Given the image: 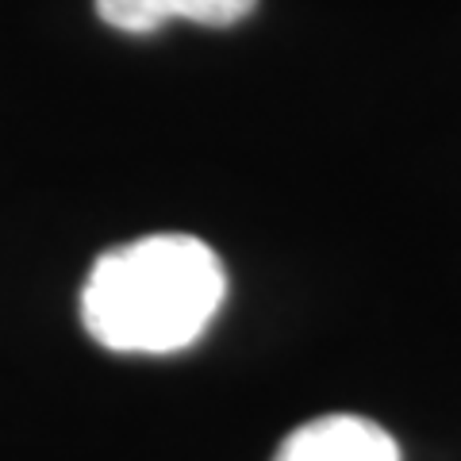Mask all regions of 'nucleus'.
Here are the masks:
<instances>
[{
  "label": "nucleus",
  "instance_id": "7ed1b4c3",
  "mask_svg": "<svg viewBox=\"0 0 461 461\" xmlns=\"http://www.w3.org/2000/svg\"><path fill=\"white\" fill-rule=\"evenodd\" d=\"M254 8L258 0H96V16L127 35H150L169 20L230 27L247 20Z\"/></svg>",
  "mask_w": 461,
  "mask_h": 461
},
{
  "label": "nucleus",
  "instance_id": "f257e3e1",
  "mask_svg": "<svg viewBox=\"0 0 461 461\" xmlns=\"http://www.w3.org/2000/svg\"><path fill=\"white\" fill-rule=\"evenodd\" d=\"M227 273L208 242L147 235L104 250L81 288L85 330L115 354H177L208 330Z\"/></svg>",
  "mask_w": 461,
  "mask_h": 461
},
{
  "label": "nucleus",
  "instance_id": "f03ea898",
  "mask_svg": "<svg viewBox=\"0 0 461 461\" xmlns=\"http://www.w3.org/2000/svg\"><path fill=\"white\" fill-rule=\"evenodd\" d=\"M273 461H400V446L362 415H323L296 427Z\"/></svg>",
  "mask_w": 461,
  "mask_h": 461
}]
</instances>
